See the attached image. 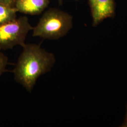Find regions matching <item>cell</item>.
I'll use <instances>...</instances> for the list:
<instances>
[{"label":"cell","mask_w":127,"mask_h":127,"mask_svg":"<svg viewBox=\"0 0 127 127\" xmlns=\"http://www.w3.org/2000/svg\"><path fill=\"white\" fill-rule=\"evenodd\" d=\"M14 68V79L28 92H31L37 79L50 71L56 62L53 53L40 45L25 44Z\"/></svg>","instance_id":"obj_1"},{"label":"cell","mask_w":127,"mask_h":127,"mask_svg":"<svg viewBox=\"0 0 127 127\" xmlns=\"http://www.w3.org/2000/svg\"><path fill=\"white\" fill-rule=\"evenodd\" d=\"M73 18L69 14L51 8L43 14L32 29V36L45 39L58 40L64 36L73 27Z\"/></svg>","instance_id":"obj_2"},{"label":"cell","mask_w":127,"mask_h":127,"mask_svg":"<svg viewBox=\"0 0 127 127\" xmlns=\"http://www.w3.org/2000/svg\"><path fill=\"white\" fill-rule=\"evenodd\" d=\"M32 29L27 16L0 25V49H12L17 45L23 47L27 34Z\"/></svg>","instance_id":"obj_3"},{"label":"cell","mask_w":127,"mask_h":127,"mask_svg":"<svg viewBox=\"0 0 127 127\" xmlns=\"http://www.w3.org/2000/svg\"><path fill=\"white\" fill-rule=\"evenodd\" d=\"M93 19L92 26L96 27L104 19L115 16L114 0H89Z\"/></svg>","instance_id":"obj_4"},{"label":"cell","mask_w":127,"mask_h":127,"mask_svg":"<svg viewBox=\"0 0 127 127\" xmlns=\"http://www.w3.org/2000/svg\"><path fill=\"white\" fill-rule=\"evenodd\" d=\"M50 2V0H16L14 8L17 12L36 15L43 11Z\"/></svg>","instance_id":"obj_5"},{"label":"cell","mask_w":127,"mask_h":127,"mask_svg":"<svg viewBox=\"0 0 127 127\" xmlns=\"http://www.w3.org/2000/svg\"><path fill=\"white\" fill-rule=\"evenodd\" d=\"M17 12L14 7L0 3V25L17 18Z\"/></svg>","instance_id":"obj_6"},{"label":"cell","mask_w":127,"mask_h":127,"mask_svg":"<svg viewBox=\"0 0 127 127\" xmlns=\"http://www.w3.org/2000/svg\"><path fill=\"white\" fill-rule=\"evenodd\" d=\"M0 49V76L6 71L7 65L8 64V57L2 53Z\"/></svg>","instance_id":"obj_7"},{"label":"cell","mask_w":127,"mask_h":127,"mask_svg":"<svg viewBox=\"0 0 127 127\" xmlns=\"http://www.w3.org/2000/svg\"><path fill=\"white\" fill-rule=\"evenodd\" d=\"M16 0H0V3L14 7Z\"/></svg>","instance_id":"obj_8"},{"label":"cell","mask_w":127,"mask_h":127,"mask_svg":"<svg viewBox=\"0 0 127 127\" xmlns=\"http://www.w3.org/2000/svg\"><path fill=\"white\" fill-rule=\"evenodd\" d=\"M59 1V3H62V1L63 0H58Z\"/></svg>","instance_id":"obj_9"}]
</instances>
